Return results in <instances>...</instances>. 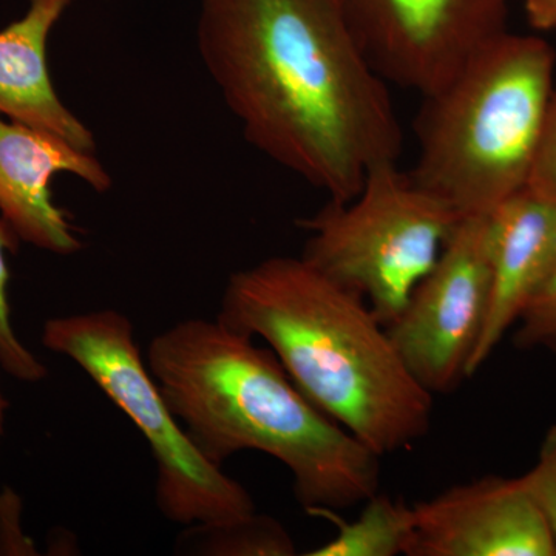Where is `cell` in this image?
Wrapping results in <instances>:
<instances>
[{
	"label": "cell",
	"mask_w": 556,
	"mask_h": 556,
	"mask_svg": "<svg viewBox=\"0 0 556 556\" xmlns=\"http://www.w3.org/2000/svg\"><path fill=\"white\" fill-rule=\"evenodd\" d=\"M67 172L97 192L112 188V177L94 153L17 121L0 116V212L21 240L53 254L83 249L75 226L54 204L50 182Z\"/></svg>",
	"instance_id": "cell-10"
},
{
	"label": "cell",
	"mask_w": 556,
	"mask_h": 556,
	"mask_svg": "<svg viewBox=\"0 0 556 556\" xmlns=\"http://www.w3.org/2000/svg\"><path fill=\"white\" fill-rule=\"evenodd\" d=\"M519 478L546 517L556 541V426L547 431L535 466Z\"/></svg>",
	"instance_id": "cell-17"
},
{
	"label": "cell",
	"mask_w": 556,
	"mask_h": 556,
	"mask_svg": "<svg viewBox=\"0 0 556 556\" xmlns=\"http://www.w3.org/2000/svg\"><path fill=\"white\" fill-rule=\"evenodd\" d=\"M489 299V215L463 217L437 265L387 327L402 361L428 393H450L468 379Z\"/></svg>",
	"instance_id": "cell-7"
},
{
	"label": "cell",
	"mask_w": 556,
	"mask_h": 556,
	"mask_svg": "<svg viewBox=\"0 0 556 556\" xmlns=\"http://www.w3.org/2000/svg\"><path fill=\"white\" fill-rule=\"evenodd\" d=\"M525 10L535 30L556 31V0H525Z\"/></svg>",
	"instance_id": "cell-19"
},
{
	"label": "cell",
	"mask_w": 556,
	"mask_h": 556,
	"mask_svg": "<svg viewBox=\"0 0 556 556\" xmlns=\"http://www.w3.org/2000/svg\"><path fill=\"white\" fill-rule=\"evenodd\" d=\"M412 507L407 556H556L551 526L519 477L475 479Z\"/></svg>",
	"instance_id": "cell-9"
},
{
	"label": "cell",
	"mask_w": 556,
	"mask_h": 556,
	"mask_svg": "<svg viewBox=\"0 0 556 556\" xmlns=\"http://www.w3.org/2000/svg\"><path fill=\"white\" fill-rule=\"evenodd\" d=\"M197 39L247 141L329 200L401 155L388 84L340 0H201Z\"/></svg>",
	"instance_id": "cell-1"
},
{
	"label": "cell",
	"mask_w": 556,
	"mask_h": 556,
	"mask_svg": "<svg viewBox=\"0 0 556 556\" xmlns=\"http://www.w3.org/2000/svg\"><path fill=\"white\" fill-rule=\"evenodd\" d=\"M526 188L556 203V86Z\"/></svg>",
	"instance_id": "cell-18"
},
{
	"label": "cell",
	"mask_w": 556,
	"mask_h": 556,
	"mask_svg": "<svg viewBox=\"0 0 556 556\" xmlns=\"http://www.w3.org/2000/svg\"><path fill=\"white\" fill-rule=\"evenodd\" d=\"M490 299L468 378L484 367L556 266V203L518 190L489 215Z\"/></svg>",
	"instance_id": "cell-11"
},
{
	"label": "cell",
	"mask_w": 556,
	"mask_h": 556,
	"mask_svg": "<svg viewBox=\"0 0 556 556\" xmlns=\"http://www.w3.org/2000/svg\"><path fill=\"white\" fill-rule=\"evenodd\" d=\"M177 551L208 556H292L294 540L283 525L257 511L226 522H203L186 527L178 536Z\"/></svg>",
	"instance_id": "cell-14"
},
{
	"label": "cell",
	"mask_w": 556,
	"mask_h": 556,
	"mask_svg": "<svg viewBox=\"0 0 556 556\" xmlns=\"http://www.w3.org/2000/svg\"><path fill=\"white\" fill-rule=\"evenodd\" d=\"M9 407L5 397H3L2 391H0V438L3 433V419H5V409Z\"/></svg>",
	"instance_id": "cell-20"
},
{
	"label": "cell",
	"mask_w": 556,
	"mask_h": 556,
	"mask_svg": "<svg viewBox=\"0 0 556 556\" xmlns=\"http://www.w3.org/2000/svg\"><path fill=\"white\" fill-rule=\"evenodd\" d=\"M556 53L504 33L434 93L415 131L417 185L460 217L490 215L525 189L554 94Z\"/></svg>",
	"instance_id": "cell-4"
},
{
	"label": "cell",
	"mask_w": 556,
	"mask_h": 556,
	"mask_svg": "<svg viewBox=\"0 0 556 556\" xmlns=\"http://www.w3.org/2000/svg\"><path fill=\"white\" fill-rule=\"evenodd\" d=\"M222 321L188 318L155 336L146 365L190 441L222 467L240 452L276 457L306 514L379 492L378 453L317 408L273 350Z\"/></svg>",
	"instance_id": "cell-2"
},
{
	"label": "cell",
	"mask_w": 556,
	"mask_h": 556,
	"mask_svg": "<svg viewBox=\"0 0 556 556\" xmlns=\"http://www.w3.org/2000/svg\"><path fill=\"white\" fill-rule=\"evenodd\" d=\"M459 214L417 185L397 161L372 167L353 200L299 219L308 230L302 258L368 303L386 327L437 265Z\"/></svg>",
	"instance_id": "cell-5"
},
{
	"label": "cell",
	"mask_w": 556,
	"mask_h": 556,
	"mask_svg": "<svg viewBox=\"0 0 556 556\" xmlns=\"http://www.w3.org/2000/svg\"><path fill=\"white\" fill-rule=\"evenodd\" d=\"M17 239L5 219L0 218V367L11 378L22 382H39L46 379L47 368L17 338L11 325L9 303L10 270L7 251H16Z\"/></svg>",
	"instance_id": "cell-15"
},
{
	"label": "cell",
	"mask_w": 556,
	"mask_h": 556,
	"mask_svg": "<svg viewBox=\"0 0 556 556\" xmlns=\"http://www.w3.org/2000/svg\"><path fill=\"white\" fill-rule=\"evenodd\" d=\"M75 2L30 0L27 13L0 31V115L94 153L93 134L58 97L47 62L50 33Z\"/></svg>",
	"instance_id": "cell-12"
},
{
	"label": "cell",
	"mask_w": 556,
	"mask_h": 556,
	"mask_svg": "<svg viewBox=\"0 0 556 556\" xmlns=\"http://www.w3.org/2000/svg\"><path fill=\"white\" fill-rule=\"evenodd\" d=\"M313 517L328 519L338 527V535L311 556H396L407 554L415 515L404 501L376 492L365 501L356 521H345L338 510L316 508Z\"/></svg>",
	"instance_id": "cell-13"
},
{
	"label": "cell",
	"mask_w": 556,
	"mask_h": 556,
	"mask_svg": "<svg viewBox=\"0 0 556 556\" xmlns=\"http://www.w3.org/2000/svg\"><path fill=\"white\" fill-rule=\"evenodd\" d=\"M340 3L380 78L422 97L444 87L475 54L508 31V0Z\"/></svg>",
	"instance_id": "cell-8"
},
{
	"label": "cell",
	"mask_w": 556,
	"mask_h": 556,
	"mask_svg": "<svg viewBox=\"0 0 556 556\" xmlns=\"http://www.w3.org/2000/svg\"><path fill=\"white\" fill-rule=\"evenodd\" d=\"M217 320L265 340L303 394L379 456L430 431L433 394L409 372L386 325L302 257L232 274Z\"/></svg>",
	"instance_id": "cell-3"
},
{
	"label": "cell",
	"mask_w": 556,
	"mask_h": 556,
	"mask_svg": "<svg viewBox=\"0 0 556 556\" xmlns=\"http://www.w3.org/2000/svg\"><path fill=\"white\" fill-rule=\"evenodd\" d=\"M42 343L84 369L141 431L155 459V501L164 518L188 527L254 514L247 486L204 457L172 413L129 318L113 309L50 318Z\"/></svg>",
	"instance_id": "cell-6"
},
{
	"label": "cell",
	"mask_w": 556,
	"mask_h": 556,
	"mask_svg": "<svg viewBox=\"0 0 556 556\" xmlns=\"http://www.w3.org/2000/svg\"><path fill=\"white\" fill-rule=\"evenodd\" d=\"M515 327V345L521 350L538 348L556 354V266Z\"/></svg>",
	"instance_id": "cell-16"
}]
</instances>
